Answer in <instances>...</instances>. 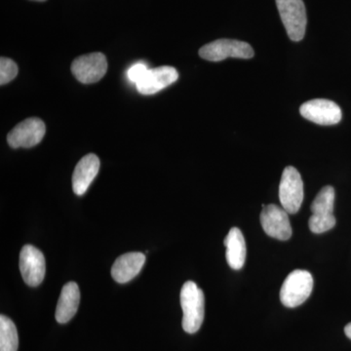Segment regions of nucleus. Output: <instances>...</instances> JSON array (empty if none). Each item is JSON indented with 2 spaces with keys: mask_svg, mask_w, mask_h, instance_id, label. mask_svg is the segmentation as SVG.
<instances>
[{
  "mask_svg": "<svg viewBox=\"0 0 351 351\" xmlns=\"http://www.w3.org/2000/svg\"><path fill=\"white\" fill-rule=\"evenodd\" d=\"M182 328L189 334H195L204 320L205 298L203 291L193 281H188L181 290Z\"/></svg>",
  "mask_w": 351,
  "mask_h": 351,
  "instance_id": "1",
  "label": "nucleus"
},
{
  "mask_svg": "<svg viewBox=\"0 0 351 351\" xmlns=\"http://www.w3.org/2000/svg\"><path fill=\"white\" fill-rule=\"evenodd\" d=\"M313 289V277L306 270L297 269L291 272L280 290V301L286 307L301 306L308 299Z\"/></svg>",
  "mask_w": 351,
  "mask_h": 351,
  "instance_id": "2",
  "label": "nucleus"
},
{
  "mask_svg": "<svg viewBox=\"0 0 351 351\" xmlns=\"http://www.w3.org/2000/svg\"><path fill=\"white\" fill-rule=\"evenodd\" d=\"M277 9L291 40L301 41L306 34L307 18L302 0H276Z\"/></svg>",
  "mask_w": 351,
  "mask_h": 351,
  "instance_id": "3",
  "label": "nucleus"
},
{
  "mask_svg": "<svg viewBox=\"0 0 351 351\" xmlns=\"http://www.w3.org/2000/svg\"><path fill=\"white\" fill-rule=\"evenodd\" d=\"M279 198L281 205L288 214L299 212L304 201V182L299 171L288 166L283 171L279 186Z\"/></svg>",
  "mask_w": 351,
  "mask_h": 351,
  "instance_id": "4",
  "label": "nucleus"
},
{
  "mask_svg": "<svg viewBox=\"0 0 351 351\" xmlns=\"http://www.w3.org/2000/svg\"><path fill=\"white\" fill-rule=\"evenodd\" d=\"M199 56L210 62H219L228 58L251 59L254 50L250 44L234 39H218L206 44L199 50Z\"/></svg>",
  "mask_w": 351,
  "mask_h": 351,
  "instance_id": "5",
  "label": "nucleus"
},
{
  "mask_svg": "<svg viewBox=\"0 0 351 351\" xmlns=\"http://www.w3.org/2000/svg\"><path fill=\"white\" fill-rule=\"evenodd\" d=\"M108 71L107 58L103 53L95 52L76 58L71 64V73L83 84L100 82Z\"/></svg>",
  "mask_w": 351,
  "mask_h": 351,
  "instance_id": "6",
  "label": "nucleus"
},
{
  "mask_svg": "<svg viewBox=\"0 0 351 351\" xmlns=\"http://www.w3.org/2000/svg\"><path fill=\"white\" fill-rule=\"evenodd\" d=\"M46 127L43 120L31 117L17 124L7 135V142L12 149H29L38 145L45 136Z\"/></svg>",
  "mask_w": 351,
  "mask_h": 351,
  "instance_id": "7",
  "label": "nucleus"
},
{
  "mask_svg": "<svg viewBox=\"0 0 351 351\" xmlns=\"http://www.w3.org/2000/svg\"><path fill=\"white\" fill-rule=\"evenodd\" d=\"M20 270L27 285L36 287L45 276V258L43 252L32 245H25L20 253Z\"/></svg>",
  "mask_w": 351,
  "mask_h": 351,
  "instance_id": "8",
  "label": "nucleus"
},
{
  "mask_svg": "<svg viewBox=\"0 0 351 351\" xmlns=\"http://www.w3.org/2000/svg\"><path fill=\"white\" fill-rule=\"evenodd\" d=\"M300 112L304 119L319 125H335L343 117L341 108L335 101L326 99L306 101L300 108Z\"/></svg>",
  "mask_w": 351,
  "mask_h": 351,
  "instance_id": "9",
  "label": "nucleus"
},
{
  "mask_svg": "<svg viewBox=\"0 0 351 351\" xmlns=\"http://www.w3.org/2000/svg\"><path fill=\"white\" fill-rule=\"evenodd\" d=\"M261 213L263 230L270 237L286 241L292 237V226L287 212L274 204L263 205Z\"/></svg>",
  "mask_w": 351,
  "mask_h": 351,
  "instance_id": "10",
  "label": "nucleus"
},
{
  "mask_svg": "<svg viewBox=\"0 0 351 351\" xmlns=\"http://www.w3.org/2000/svg\"><path fill=\"white\" fill-rule=\"evenodd\" d=\"M179 73L173 66H159L149 69L144 78L136 84V88L141 94L154 95L158 93L164 88L170 86L177 82Z\"/></svg>",
  "mask_w": 351,
  "mask_h": 351,
  "instance_id": "11",
  "label": "nucleus"
},
{
  "mask_svg": "<svg viewBox=\"0 0 351 351\" xmlns=\"http://www.w3.org/2000/svg\"><path fill=\"white\" fill-rule=\"evenodd\" d=\"M100 170V159L89 154L80 159L73 174V189L76 195H83Z\"/></svg>",
  "mask_w": 351,
  "mask_h": 351,
  "instance_id": "12",
  "label": "nucleus"
},
{
  "mask_svg": "<svg viewBox=\"0 0 351 351\" xmlns=\"http://www.w3.org/2000/svg\"><path fill=\"white\" fill-rule=\"evenodd\" d=\"M145 263V256L140 252L124 254L117 258L112 267V278L117 283H127L140 274Z\"/></svg>",
  "mask_w": 351,
  "mask_h": 351,
  "instance_id": "13",
  "label": "nucleus"
},
{
  "mask_svg": "<svg viewBox=\"0 0 351 351\" xmlns=\"http://www.w3.org/2000/svg\"><path fill=\"white\" fill-rule=\"evenodd\" d=\"M80 291L77 284L69 282L62 289L56 308V320L61 324L68 323L77 313Z\"/></svg>",
  "mask_w": 351,
  "mask_h": 351,
  "instance_id": "14",
  "label": "nucleus"
},
{
  "mask_svg": "<svg viewBox=\"0 0 351 351\" xmlns=\"http://www.w3.org/2000/svg\"><path fill=\"white\" fill-rule=\"evenodd\" d=\"M226 262L232 269L239 270L246 261V242L241 230L232 228L225 239Z\"/></svg>",
  "mask_w": 351,
  "mask_h": 351,
  "instance_id": "15",
  "label": "nucleus"
},
{
  "mask_svg": "<svg viewBox=\"0 0 351 351\" xmlns=\"http://www.w3.org/2000/svg\"><path fill=\"white\" fill-rule=\"evenodd\" d=\"M19 336L17 328L10 318L0 316V351H17Z\"/></svg>",
  "mask_w": 351,
  "mask_h": 351,
  "instance_id": "16",
  "label": "nucleus"
},
{
  "mask_svg": "<svg viewBox=\"0 0 351 351\" xmlns=\"http://www.w3.org/2000/svg\"><path fill=\"white\" fill-rule=\"evenodd\" d=\"M335 204V189L331 186H324L314 198L311 210L313 214H332Z\"/></svg>",
  "mask_w": 351,
  "mask_h": 351,
  "instance_id": "17",
  "label": "nucleus"
},
{
  "mask_svg": "<svg viewBox=\"0 0 351 351\" xmlns=\"http://www.w3.org/2000/svg\"><path fill=\"white\" fill-rule=\"evenodd\" d=\"M336 226V218L332 214H313L309 218V230L316 234L326 232Z\"/></svg>",
  "mask_w": 351,
  "mask_h": 351,
  "instance_id": "18",
  "label": "nucleus"
},
{
  "mask_svg": "<svg viewBox=\"0 0 351 351\" xmlns=\"http://www.w3.org/2000/svg\"><path fill=\"white\" fill-rule=\"evenodd\" d=\"M18 66L15 62L8 58L1 57L0 59V85H5L12 82L18 75Z\"/></svg>",
  "mask_w": 351,
  "mask_h": 351,
  "instance_id": "19",
  "label": "nucleus"
},
{
  "mask_svg": "<svg viewBox=\"0 0 351 351\" xmlns=\"http://www.w3.org/2000/svg\"><path fill=\"white\" fill-rule=\"evenodd\" d=\"M149 68H147V64L144 63H137L132 66L130 69H128V73H127V77L130 80L132 83H137L140 82L141 80L144 78L145 73L149 71Z\"/></svg>",
  "mask_w": 351,
  "mask_h": 351,
  "instance_id": "20",
  "label": "nucleus"
},
{
  "mask_svg": "<svg viewBox=\"0 0 351 351\" xmlns=\"http://www.w3.org/2000/svg\"><path fill=\"white\" fill-rule=\"evenodd\" d=\"M345 332L346 337H348V339H351V323H350V324L346 325L345 328Z\"/></svg>",
  "mask_w": 351,
  "mask_h": 351,
  "instance_id": "21",
  "label": "nucleus"
},
{
  "mask_svg": "<svg viewBox=\"0 0 351 351\" xmlns=\"http://www.w3.org/2000/svg\"><path fill=\"white\" fill-rule=\"evenodd\" d=\"M34 1H40V2H43V1H45V0H34Z\"/></svg>",
  "mask_w": 351,
  "mask_h": 351,
  "instance_id": "22",
  "label": "nucleus"
}]
</instances>
